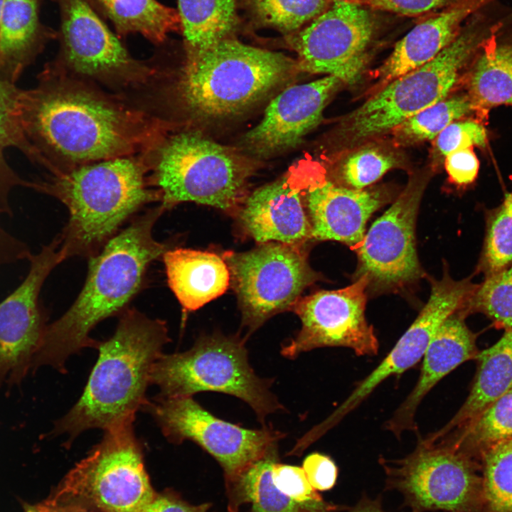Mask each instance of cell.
<instances>
[{
  "instance_id": "cell-1",
  "label": "cell",
  "mask_w": 512,
  "mask_h": 512,
  "mask_svg": "<svg viewBox=\"0 0 512 512\" xmlns=\"http://www.w3.org/2000/svg\"><path fill=\"white\" fill-rule=\"evenodd\" d=\"M19 118L39 165L54 174L155 146L165 123L47 64L21 90Z\"/></svg>"
},
{
  "instance_id": "cell-2",
  "label": "cell",
  "mask_w": 512,
  "mask_h": 512,
  "mask_svg": "<svg viewBox=\"0 0 512 512\" xmlns=\"http://www.w3.org/2000/svg\"><path fill=\"white\" fill-rule=\"evenodd\" d=\"M165 211L160 205L135 218L90 256L85 284L73 304L47 325L31 366L34 372L51 366L64 372L67 359L100 342L89 336L93 328L127 306L143 284L150 264L169 246L157 241L154 226Z\"/></svg>"
},
{
  "instance_id": "cell-3",
  "label": "cell",
  "mask_w": 512,
  "mask_h": 512,
  "mask_svg": "<svg viewBox=\"0 0 512 512\" xmlns=\"http://www.w3.org/2000/svg\"><path fill=\"white\" fill-rule=\"evenodd\" d=\"M169 341L164 321L134 309L124 311L114 335L99 343V358L82 396L55 423L51 434L72 441L89 429L105 431L133 422L148 400L153 366Z\"/></svg>"
},
{
  "instance_id": "cell-4",
  "label": "cell",
  "mask_w": 512,
  "mask_h": 512,
  "mask_svg": "<svg viewBox=\"0 0 512 512\" xmlns=\"http://www.w3.org/2000/svg\"><path fill=\"white\" fill-rule=\"evenodd\" d=\"M147 171L142 161L127 156L30 181V188L58 199L68 211L59 234L66 259L95 255L137 210L160 201Z\"/></svg>"
},
{
  "instance_id": "cell-5",
  "label": "cell",
  "mask_w": 512,
  "mask_h": 512,
  "mask_svg": "<svg viewBox=\"0 0 512 512\" xmlns=\"http://www.w3.org/2000/svg\"><path fill=\"white\" fill-rule=\"evenodd\" d=\"M512 23V14L496 2L471 16L458 36L434 59L374 92L344 117L338 137L353 146L389 131L447 97L463 80L486 41Z\"/></svg>"
},
{
  "instance_id": "cell-6",
  "label": "cell",
  "mask_w": 512,
  "mask_h": 512,
  "mask_svg": "<svg viewBox=\"0 0 512 512\" xmlns=\"http://www.w3.org/2000/svg\"><path fill=\"white\" fill-rule=\"evenodd\" d=\"M297 69V62L282 53L229 38L206 50L186 53L174 94L191 118L216 122L245 112Z\"/></svg>"
},
{
  "instance_id": "cell-7",
  "label": "cell",
  "mask_w": 512,
  "mask_h": 512,
  "mask_svg": "<svg viewBox=\"0 0 512 512\" xmlns=\"http://www.w3.org/2000/svg\"><path fill=\"white\" fill-rule=\"evenodd\" d=\"M155 147L150 178L166 210L187 201L224 210L242 203L252 168L233 149L194 130L165 137Z\"/></svg>"
},
{
  "instance_id": "cell-8",
  "label": "cell",
  "mask_w": 512,
  "mask_h": 512,
  "mask_svg": "<svg viewBox=\"0 0 512 512\" xmlns=\"http://www.w3.org/2000/svg\"><path fill=\"white\" fill-rule=\"evenodd\" d=\"M272 383L255 374L243 340L216 334L200 336L187 351L162 353L150 374L159 397H192L203 391L231 395L248 404L261 423L284 409L270 389Z\"/></svg>"
},
{
  "instance_id": "cell-9",
  "label": "cell",
  "mask_w": 512,
  "mask_h": 512,
  "mask_svg": "<svg viewBox=\"0 0 512 512\" xmlns=\"http://www.w3.org/2000/svg\"><path fill=\"white\" fill-rule=\"evenodd\" d=\"M155 496L133 422H128L105 430L47 503L74 500L100 512H142Z\"/></svg>"
},
{
  "instance_id": "cell-10",
  "label": "cell",
  "mask_w": 512,
  "mask_h": 512,
  "mask_svg": "<svg viewBox=\"0 0 512 512\" xmlns=\"http://www.w3.org/2000/svg\"><path fill=\"white\" fill-rule=\"evenodd\" d=\"M380 461L389 483L415 512H476L484 503L474 458L445 440L421 437L404 458Z\"/></svg>"
},
{
  "instance_id": "cell-11",
  "label": "cell",
  "mask_w": 512,
  "mask_h": 512,
  "mask_svg": "<svg viewBox=\"0 0 512 512\" xmlns=\"http://www.w3.org/2000/svg\"><path fill=\"white\" fill-rule=\"evenodd\" d=\"M427 182V176L411 177L356 249L353 281L366 276L368 294H403L425 276L417 254L415 225Z\"/></svg>"
},
{
  "instance_id": "cell-12",
  "label": "cell",
  "mask_w": 512,
  "mask_h": 512,
  "mask_svg": "<svg viewBox=\"0 0 512 512\" xmlns=\"http://www.w3.org/2000/svg\"><path fill=\"white\" fill-rule=\"evenodd\" d=\"M222 257L250 331L292 309L303 290L318 279L297 245L270 242L245 252H227Z\"/></svg>"
},
{
  "instance_id": "cell-13",
  "label": "cell",
  "mask_w": 512,
  "mask_h": 512,
  "mask_svg": "<svg viewBox=\"0 0 512 512\" xmlns=\"http://www.w3.org/2000/svg\"><path fill=\"white\" fill-rule=\"evenodd\" d=\"M142 408L154 417L170 442H194L213 456L233 479L275 448L284 436L267 427L250 430L220 420L192 397L158 396L147 400Z\"/></svg>"
},
{
  "instance_id": "cell-14",
  "label": "cell",
  "mask_w": 512,
  "mask_h": 512,
  "mask_svg": "<svg viewBox=\"0 0 512 512\" xmlns=\"http://www.w3.org/2000/svg\"><path fill=\"white\" fill-rule=\"evenodd\" d=\"M375 31L376 21L370 9L334 0L322 14L286 39L297 54L300 70L353 85L363 73Z\"/></svg>"
},
{
  "instance_id": "cell-15",
  "label": "cell",
  "mask_w": 512,
  "mask_h": 512,
  "mask_svg": "<svg viewBox=\"0 0 512 512\" xmlns=\"http://www.w3.org/2000/svg\"><path fill=\"white\" fill-rule=\"evenodd\" d=\"M60 50L50 63L68 73L117 86L135 85L154 74L131 56L86 0H57Z\"/></svg>"
},
{
  "instance_id": "cell-16",
  "label": "cell",
  "mask_w": 512,
  "mask_h": 512,
  "mask_svg": "<svg viewBox=\"0 0 512 512\" xmlns=\"http://www.w3.org/2000/svg\"><path fill=\"white\" fill-rule=\"evenodd\" d=\"M366 276L344 288L300 297L292 307L302 322L297 335L282 347L286 358L323 347H344L359 356L378 354L379 343L366 318Z\"/></svg>"
},
{
  "instance_id": "cell-17",
  "label": "cell",
  "mask_w": 512,
  "mask_h": 512,
  "mask_svg": "<svg viewBox=\"0 0 512 512\" xmlns=\"http://www.w3.org/2000/svg\"><path fill=\"white\" fill-rule=\"evenodd\" d=\"M58 235L28 260L21 283L0 302V389L20 385L29 370L46 324L40 294L48 277L65 256Z\"/></svg>"
},
{
  "instance_id": "cell-18",
  "label": "cell",
  "mask_w": 512,
  "mask_h": 512,
  "mask_svg": "<svg viewBox=\"0 0 512 512\" xmlns=\"http://www.w3.org/2000/svg\"><path fill=\"white\" fill-rule=\"evenodd\" d=\"M429 279L431 286L429 299L413 323L347 398L327 418L312 428L316 437H321L336 426L385 379L400 375L420 362L442 324L462 308L476 287L469 279L454 280L447 269L440 279Z\"/></svg>"
},
{
  "instance_id": "cell-19",
  "label": "cell",
  "mask_w": 512,
  "mask_h": 512,
  "mask_svg": "<svg viewBox=\"0 0 512 512\" xmlns=\"http://www.w3.org/2000/svg\"><path fill=\"white\" fill-rule=\"evenodd\" d=\"M311 228V238L335 240L356 250L370 216L392 199L385 187L347 188L324 175L309 174L294 180Z\"/></svg>"
},
{
  "instance_id": "cell-20",
  "label": "cell",
  "mask_w": 512,
  "mask_h": 512,
  "mask_svg": "<svg viewBox=\"0 0 512 512\" xmlns=\"http://www.w3.org/2000/svg\"><path fill=\"white\" fill-rule=\"evenodd\" d=\"M341 83L325 75L286 87L269 102L260 123L242 137L245 149L265 158L297 147L319 125L327 102Z\"/></svg>"
},
{
  "instance_id": "cell-21",
  "label": "cell",
  "mask_w": 512,
  "mask_h": 512,
  "mask_svg": "<svg viewBox=\"0 0 512 512\" xmlns=\"http://www.w3.org/2000/svg\"><path fill=\"white\" fill-rule=\"evenodd\" d=\"M456 311L439 326L422 358L419 378L405 400L385 422L384 427L400 438L405 431H417V410L427 394L462 363L476 358V336Z\"/></svg>"
},
{
  "instance_id": "cell-22",
  "label": "cell",
  "mask_w": 512,
  "mask_h": 512,
  "mask_svg": "<svg viewBox=\"0 0 512 512\" xmlns=\"http://www.w3.org/2000/svg\"><path fill=\"white\" fill-rule=\"evenodd\" d=\"M240 221L260 243L300 245L311 238V228L300 191L290 177L262 186L247 197Z\"/></svg>"
},
{
  "instance_id": "cell-23",
  "label": "cell",
  "mask_w": 512,
  "mask_h": 512,
  "mask_svg": "<svg viewBox=\"0 0 512 512\" xmlns=\"http://www.w3.org/2000/svg\"><path fill=\"white\" fill-rule=\"evenodd\" d=\"M494 1L462 0L418 23L396 43L377 70L375 91L434 59L458 36L471 16Z\"/></svg>"
},
{
  "instance_id": "cell-24",
  "label": "cell",
  "mask_w": 512,
  "mask_h": 512,
  "mask_svg": "<svg viewBox=\"0 0 512 512\" xmlns=\"http://www.w3.org/2000/svg\"><path fill=\"white\" fill-rule=\"evenodd\" d=\"M462 82L476 118L484 122L492 109L512 107V24L486 41Z\"/></svg>"
},
{
  "instance_id": "cell-25",
  "label": "cell",
  "mask_w": 512,
  "mask_h": 512,
  "mask_svg": "<svg viewBox=\"0 0 512 512\" xmlns=\"http://www.w3.org/2000/svg\"><path fill=\"white\" fill-rule=\"evenodd\" d=\"M161 257L169 287L187 311L221 296L230 284L228 265L217 254L175 248L168 249Z\"/></svg>"
},
{
  "instance_id": "cell-26",
  "label": "cell",
  "mask_w": 512,
  "mask_h": 512,
  "mask_svg": "<svg viewBox=\"0 0 512 512\" xmlns=\"http://www.w3.org/2000/svg\"><path fill=\"white\" fill-rule=\"evenodd\" d=\"M38 0H4L0 16V78L16 84L53 37Z\"/></svg>"
},
{
  "instance_id": "cell-27",
  "label": "cell",
  "mask_w": 512,
  "mask_h": 512,
  "mask_svg": "<svg viewBox=\"0 0 512 512\" xmlns=\"http://www.w3.org/2000/svg\"><path fill=\"white\" fill-rule=\"evenodd\" d=\"M477 370L470 393L454 416L429 437H439L457 430L512 388V329L493 346L479 351Z\"/></svg>"
},
{
  "instance_id": "cell-28",
  "label": "cell",
  "mask_w": 512,
  "mask_h": 512,
  "mask_svg": "<svg viewBox=\"0 0 512 512\" xmlns=\"http://www.w3.org/2000/svg\"><path fill=\"white\" fill-rule=\"evenodd\" d=\"M108 18L120 35L139 33L151 41L163 43L169 33L181 31V20L174 8L157 0H86Z\"/></svg>"
},
{
  "instance_id": "cell-29",
  "label": "cell",
  "mask_w": 512,
  "mask_h": 512,
  "mask_svg": "<svg viewBox=\"0 0 512 512\" xmlns=\"http://www.w3.org/2000/svg\"><path fill=\"white\" fill-rule=\"evenodd\" d=\"M186 53L233 38L239 25L235 0H178Z\"/></svg>"
},
{
  "instance_id": "cell-30",
  "label": "cell",
  "mask_w": 512,
  "mask_h": 512,
  "mask_svg": "<svg viewBox=\"0 0 512 512\" xmlns=\"http://www.w3.org/2000/svg\"><path fill=\"white\" fill-rule=\"evenodd\" d=\"M21 89L0 78V216H13L9 201L11 191L18 186L30 187V181L22 178L8 164L5 154L16 148L35 164L38 158L26 139L19 118Z\"/></svg>"
},
{
  "instance_id": "cell-31",
  "label": "cell",
  "mask_w": 512,
  "mask_h": 512,
  "mask_svg": "<svg viewBox=\"0 0 512 512\" xmlns=\"http://www.w3.org/2000/svg\"><path fill=\"white\" fill-rule=\"evenodd\" d=\"M471 457H481L492 446L512 438V388L486 407L463 427L443 436Z\"/></svg>"
},
{
  "instance_id": "cell-32",
  "label": "cell",
  "mask_w": 512,
  "mask_h": 512,
  "mask_svg": "<svg viewBox=\"0 0 512 512\" xmlns=\"http://www.w3.org/2000/svg\"><path fill=\"white\" fill-rule=\"evenodd\" d=\"M469 115L476 118L466 92L448 96L395 127L392 130L394 140L398 145L406 146L435 139L452 122Z\"/></svg>"
},
{
  "instance_id": "cell-33",
  "label": "cell",
  "mask_w": 512,
  "mask_h": 512,
  "mask_svg": "<svg viewBox=\"0 0 512 512\" xmlns=\"http://www.w3.org/2000/svg\"><path fill=\"white\" fill-rule=\"evenodd\" d=\"M275 448L245 469L237 478L245 500L254 512H311L280 491L272 481Z\"/></svg>"
},
{
  "instance_id": "cell-34",
  "label": "cell",
  "mask_w": 512,
  "mask_h": 512,
  "mask_svg": "<svg viewBox=\"0 0 512 512\" xmlns=\"http://www.w3.org/2000/svg\"><path fill=\"white\" fill-rule=\"evenodd\" d=\"M334 1L247 0V5L257 24L289 36L319 16Z\"/></svg>"
},
{
  "instance_id": "cell-35",
  "label": "cell",
  "mask_w": 512,
  "mask_h": 512,
  "mask_svg": "<svg viewBox=\"0 0 512 512\" xmlns=\"http://www.w3.org/2000/svg\"><path fill=\"white\" fill-rule=\"evenodd\" d=\"M458 311L465 317L472 312L483 313L498 328L512 329V263L486 277Z\"/></svg>"
},
{
  "instance_id": "cell-36",
  "label": "cell",
  "mask_w": 512,
  "mask_h": 512,
  "mask_svg": "<svg viewBox=\"0 0 512 512\" xmlns=\"http://www.w3.org/2000/svg\"><path fill=\"white\" fill-rule=\"evenodd\" d=\"M484 503L489 512H512V438L481 456Z\"/></svg>"
},
{
  "instance_id": "cell-37",
  "label": "cell",
  "mask_w": 512,
  "mask_h": 512,
  "mask_svg": "<svg viewBox=\"0 0 512 512\" xmlns=\"http://www.w3.org/2000/svg\"><path fill=\"white\" fill-rule=\"evenodd\" d=\"M398 154L387 148L367 146L347 154L338 164L336 179L343 186L363 189L399 166Z\"/></svg>"
},
{
  "instance_id": "cell-38",
  "label": "cell",
  "mask_w": 512,
  "mask_h": 512,
  "mask_svg": "<svg viewBox=\"0 0 512 512\" xmlns=\"http://www.w3.org/2000/svg\"><path fill=\"white\" fill-rule=\"evenodd\" d=\"M512 263V191L491 210L486 222L483 250L477 266L485 277Z\"/></svg>"
},
{
  "instance_id": "cell-39",
  "label": "cell",
  "mask_w": 512,
  "mask_h": 512,
  "mask_svg": "<svg viewBox=\"0 0 512 512\" xmlns=\"http://www.w3.org/2000/svg\"><path fill=\"white\" fill-rule=\"evenodd\" d=\"M276 487L311 512H325L327 506L309 482L302 467L274 462L272 471Z\"/></svg>"
},
{
  "instance_id": "cell-40",
  "label": "cell",
  "mask_w": 512,
  "mask_h": 512,
  "mask_svg": "<svg viewBox=\"0 0 512 512\" xmlns=\"http://www.w3.org/2000/svg\"><path fill=\"white\" fill-rule=\"evenodd\" d=\"M484 122L476 118L462 119L449 124L435 139L438 156L445 157L456 150L485 147L489 141Z\"/></svg>"
},
{
  "instance_id": "cell-41",
  "label": "cell",
  "mask_w": 512,
  "mask_h": 512,
  "mask_svg": "<svg viewBox=\"0 0 512 512\" xmlns=\"http://www.w3.org/2000/svg\"><path fill=\"white\" fill-rule=\"evenodd\" d=\"M370 10L394 13L403 16L417 17L433 14L462 0H343Z\"/></svg>"
},
{
  "instance_id": "cell-42",
  "label": "cell",
  "mask_w": 512,
  "mask_h": 512,
  "mask_svg": "<svg viewBox=\"0 0 512 512\" xmlns=\"http://www.w3.org/2000/svg\"><path fill=\"white\" fill-rule=\"evenodd\" d=\"M444 166L450 181L459 186L474 182L479 170V161L473 148L449 153L444 157Z\"/></svg>"
},
{
  "instance_id": "cell-43",
  "label": "cell",
  "mask_w": 512,
  "mask_h": 512,
  "mask_svg": "<svg viewBox=\"0 0 512 512\" xmlns=\"http://www.w3.org/2000/svg\"><path fill=\"white\" fill-rule=\"evenodd\" d=\"M302 469L315 490H329L336 483L337 466L327 455L318 452L310 454L304 459Z\"/></svg>"
},
{
  "instance_id": "cell-44",
  "label": "cell",
  "mask_w": 512,
  "mask_h": 512,
  "mask_svg": "<svg viewBox=\"0 0 512 512\" xmlns=\"http://www.w3.org/2000/svg\"><path fill=\"white\" fill-rule=\"evenodd\" d=\"M142 512H206L205 506H191L175 497L156 495Z\"/></svg>"
},
{
  "instance_id": "cell-45",
  "label": "cell",
  "mask_w": 512,
  "mask_h": 512,
  "mask_svg": "<svg viewBox=\"0 0 512 512\" xmlns=\"http://www.w3.org/2000/svg\"><path fill=\"white\" fill-rule=\"evenodd\" d=\"M38 512H87L85 508L79 506H62L60 504H48L36 508Z\"/></svg>"
},
{
  "instance_id": "cell-46",
  "label": "cell",
  "mask_w": 512,
  "mask_h": 512,
  "mask_svg": "<svg viewBox=\"0 0 512 512\" xmlns=\"http://www.w3.org/2000/svg\"><path fill=\"white\" fill-rule=\"evenodd\" d=\"M351 512H385L382 510V508L377 506L375 503H363L356 508H354Z\"/></svg>"
},
{
  "instance_id": "cell-47",
  "label": "cell",
  "mask_w": 512,
  "mask_h": 512,
  "mask_svg": "<svg viewBox=\"0 0 512 512\" xmlns=\"http://www.w3.org/2000/svg\"><path fill=\"white\" fill-rule=\"evenodd\" d=\"M4 2V0H0V16H1Z\"/></svg>"
}]
</instances>
